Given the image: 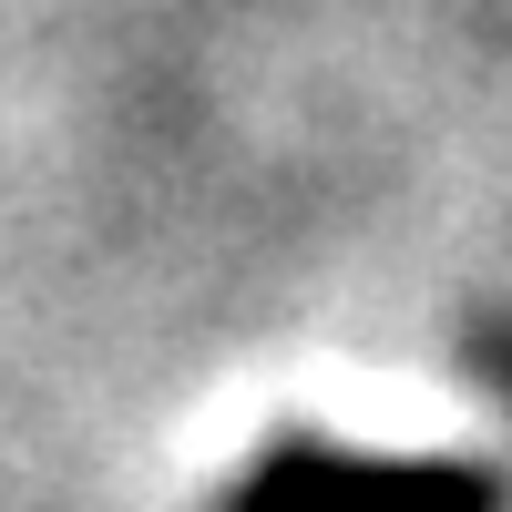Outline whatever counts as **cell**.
Segmentation results:
<instances>
[{"instance_id": "obj_1", "label": "cell", "mask_w": 512, "mask_h": 512, "mask_svg": "<svg viewBox=\"0 0 512 512\" xmlns=\"http://www.w3.org/2000/svg\"><path fill=\"white\" fill-rule=\"evenodd\" d=\"M205 512H512V482L482 461H431V451H359L287 420L246 451V472Z\"/></svg>"}]
</instances>
